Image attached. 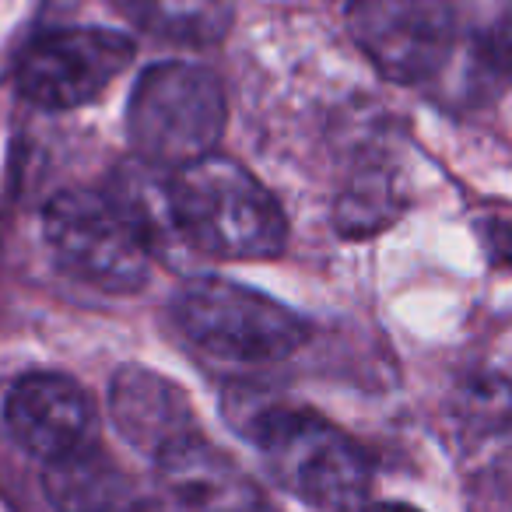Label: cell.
<instances>
[{
	"label": "cell",
	"mask_w": 512,
	"mask_h": 512,
	"mask_svg": "<svg viewBox=\"0 0 512 512\" xmlns=\"http://www.w3.org/2000/svg\"><path fill=\"white\" fill-rule=\"evenodd\" d=\"M172 207L190 253L271 260L288 246V218L278 197L225 155H207L172 172Z\"/></svg>",
	"instance_id": "1"
},
{
	"label": "cell",
	"mask_w": 512,
	"mask_h": 512,
	"mask_svg": "<svg viewBox=\"0 0 512 512\" xmlns=\"http://www.w3.org/2000/svg\"><path fill=\"white\" fill-rule=\"evenodd\" d=\"M271 477L320 512H358L376 481L372 456L355 435L306 407H267L249 432Z\"/></svg>",
	"instance_id": "2"
},
{
	"label": "cell",
	"mask_w": 512,
	"mask_h": 512,
	"mask_svg": "<svg viewBox=\"0 0 512 512\" xmlns=\"http://www.w3.org/2000/svg\"><path fill=\"white\" fill-rule=\"evenodd\" d=\"M228 123V102L218 74L200 64L165 60L137 78L127 109V130L137 158L158 169H183L214 155Z\"/></svg>",
	"instance_id": "3"
},
{
	"label": "cell",
	"mask_w": 512,
	"mask_h": 512,
	"mask_svg": "<svg viewBox=\"0 0 512 512\" xmlns=\"http://www.w3.org/2000/svg\"><path fill=\"white\" fill-rule=\"evenodd\" d=\"M172 316L186 341L228 362H281L309 337L306 320L285 302L207 274L179 285Z\"/></svg>",
	"instance_id": "4"
},
{
	"label": "cell",
	"mask_w": 512,
	"mask_h": 512,
	"mask_svg": "<svg viewBox=\"0 0 512 512\" xmlns=\"http://www.w3.org/2000/svg\"><path fill=\"white\" fill-rule=\"evenodd\" d=\"M46 242L67 274L99 292L130 295L148 285L151 249L109 193L64 190L43 211Z\"/></svg>",
	"instance_id": "5"
},
{
	"label": "cell",
	"mask_w": 512,
	"mask_h": 512,
	"mask_svg": "<svg viewBox=\"0 0 512 512\" xmlns=\"http://www.w3.org/2000/svg\"><path fill=\"white\" fill-rule=\"evenodd\" d=\"M348 32L386 81L421 85L453 57L456 15L449 0H351Z\"/></svg>",
	"instance_id": "6"
},
{
	"label": "cell",
	"mask_w": 512,
	"mask_h": 512,
	"mask_svg": "<svg viewBox=\"0 0 512 512\" xmlns=\"http://www.w3.org/2000/svg\"><path fill=\"white\" fill-rule=\"evenodd\" d=\"M134 60V43L113 29H60L39 36L18 64V92L39 109H78L99 99Z\"/></svg>",
	"instance_id": "7"
},
{
	"label": "cell",
	"mask_w": 512,
	"mask_h": 512,
	"mask_svg": "<svg viewBox=\"0 0 512 512\" xmlns=\"http://www.w3.org/2000/svg\"><path fill=\"white\" fill-rule=\"evenodd\" d=\"M4 425L11 439L36 460L53 463L92 446L99 414L85 386L60 372H36L18 379L4 397Z\"/></svg>",
	"instance_id": "8"
},
{
	"label": "cell",
	"mask_w": 512,
	"mask_h": 512,
	"mask_svg": "<svg viewBox=\"0 0 512 512\" xmlns=\"http://www.w3.org/2000/svg\"><path fill=\"white\" fill-rule=\"evenodd\" d=\"M165 488L193 512H256L260 488L256 481L214 442L200 432L169 442L155 456Z\"/></svg>",
	"instance_id": "9"
},
{
	"label": "cell",
	"mask_w": 512,
	"mask_h": 512,
	"mask_svg": "<svg viewBox=\"0 0 512 512\" xmlns=\"http://www.w3.org/2000/svg\"><path fill=\"white\" fill-rule=\"evenodd\" d=\"M109 414L120 435L141 453L158 456L169 442L197 432L186 393L162 372L123 365L109 386Z\"/></svg>",
	"instance_id": "10"
},
{
	"label": "cell",
	"mask_w": 512,
	"mask_h": 512,
	"mask_svg": "<svg viewBox=\"0 0 512 512\" xmlns=\"http://www.w3.org/2000/svg\"><path fill=\"white\" fill-rule=\"evenodd\" d=\"M106 193L130 218V225L137 228V235H141L144 246L151 249V256L176 260L179 249L190 253V246L183 242L179 225H176V207H172V172L169 169H158V165H151V162H144V158L134 155L123 165H116Z\"/></svg>",
	"instance_id": "11"
},
{
	"label": "cell",
	"mask_w": 512,
	"mask_h": 512,
	"mask_svg": "<svg viewBox=\"0 0 512 512\" xmlns=\"http://www.w3.org/2000/svg\"><path fill=\"white\" fill-rule=\"evenodd\" d=\"M116 8L151 36L179 46H214L235 22V0H116Z\"/></svg>",
	"instance_id": "12"
},
{
	"label": "cell",
	"mask_w": 512,
	"mask_h": 512,
	"mask_svg": "<svg viewBox=\"0 0 512 512\" xmlns=\"http://www.w3.org/2000/svg\"><path fill=\"white\" fill-rule=\"evenodd\" d=\"M43 484L60 512H113L127 491V477L95 442L46 463Z\"/></svg>",
	"instance_id": "13"
},
{
	"label": "cell",
	"mask_w": 512,
	"mask_h": 512,
	"mask_svg": "<svg viewBox=\"0 0 512 512\" xmlns=\"http://www.w3.org/2000/svg\"><path fill=\"white\" fill-rule=\"evenodd\" d=\"M400 214V200L393 193V179L383 172H369L358 176L348 190L337 200L334 221L344 235H372L379 228H386Z\"/></svg>",
	"instance_id": "14"
},
{
	"label": "cell",
	"mask_w": 512,
	"mask_h": 512,
	"mask_svg": "<svg viewBox=\"0 0 512 512\" xmlns=\"http://www.w3.org/2000/svg\"><path fill=\"white\" fill-rule=\"evenodd\" d=\"M456 418L467 428L481 435H491L495 428L509 425L512 418V386L495 372H481L470 376L456 390Z\"/></svg>",
	"instance_id": "15"
},
{
	"label": "cell",
	"mask_w": 512,
	"mask_h": 512,
	"mask_svg": "<svg viewBox=\"0 0 512 512\" xmlns=\"http://www.w3.org/2000/svg\"><path fill=\"white\" fill-rule=\"evenodd\" d=\"M491 60L502 71V78L512 85V4L502 11V18L495 22V32H491Z\"/></svg>",
	"instance_id": "16"
},
{
	"label": "cell",
	"mask_w": 512,
	"mask_h": 512,
	"mask_svg": "<svg viewBox=\"0 0 512 512\" xmlns=\"http://www.w3.org/2000/svg\"><path fill=\"white\" fill-rule=\"evenodd\" d=\"M484 232H488L491 260H495V264L512 267V225H505V221H488Z\"/></svg>",
	"instance_id": "17"
},
{
	"label": "cell",
	"mask_w": 512,
	"mask_h": 512,
	"mask_svg": "<svg viewBox=\"0 0 512 512\" xmlns=\"http://www.w3.org/2000/svg\"><path fill=\"white\" fill-rule=\"evenodd\" d=\"M358 512H418L414 505H400V502H376V505H362Z\"/></svg>",
	"instance_id": "18"
}]
</instances>
